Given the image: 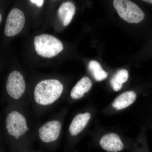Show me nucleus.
Returning <instances> with one entry per match:
<instances>
[{"label": "nucleus", "mask_w": 152, "mask_h": 152, "mask_svg": "<svg viewBox=\"0 0 152 152\" xmlns=\"http://www.w3.org/2000/svg\"><path fill=\"white\" fill-rule=\"evenodd\" d=\"M64 90L61 83L57 80H44L38 83L35 88L34 99L41 105L53 103L61 96Z\"/></svg>", "instance_id": "nucleus-1"}, {"label": "nucleus", "mask_w": 152, "mask_h": 152, "mask_svg": "<svg viewBox=\"0 0 152 152\" xmlns=\"http://www.w3.org/2000/svg\"><path fill=\"white\" fill-rule=\"evenodd\" d=\"M34 43L38 54L45 58H53L64 50L61 41L53 36L46 34L36 37Z\"/></svg>", "instance_id": "nucleus-2"}, {"label": "nucleus", "mask_w": 152, "mask_h": 152, "mask_svg": "<svg viewBox=\"0 0 152 152\" xmlns=\"http://www.w3.org/2000/svg\"><path fill=\"white\" fill-rule=\"evenodd\" d=\"M113 5L120 17L130 23H138L145 18L143 11L130 0H114Z\"/></svg>", "instance_id": "nucleus-3"}, {"label": "nucleus", "mask_w": 152, "mask_h": 152, "mask_svg": "<svg viewBox=\"0 0 152 152\" xmlns=\"http://www.w3.org/2000/svg\"><path fill=\"white\" fill-rule=\"evenodd\" d=\"M6 128L10 135L18 139L28 130L26 118L18 112L14 111L7 118Z\"/></svg>", "instance_id": "nucleus-4"}, {"label": "nucleus", "mask_w": 152, "mask_h": 152, "mask_svg": "<svg viewBox=\"0 0 152 152\" xmlns=\"http://www.w3.org/2000/svg\"><path fill=\"white\" fill-rule=\"evenodd\" d=\"M25 17L23 12L18 9L11 10L6 20L4 33L9 37L19 34L24 26Z\"/></svg>", "instance_id": "nucleus-5"}, {"label": "nucleus", "mask_w": 152, "mask_h": 152, "mask_svg": "<svg viewBox=\"0 0 152 152\" xmlns=\"http://www.w3.org/2000/svg\"><path fill=\"white\" fill-rule=\"evenodd\" d=\"M26 83L23 77L18 71H14L9 75L6 85L9 95L18 100L23 96L26 90Z\"/></svg>", "instance_id": "nucleus-6"}, {"label": "nucleus", "mask_w": 152, "mask_h": 152, "mask_svg": "<svg viewBox=\"0 0 152 152\" xmlns=\"http://www.w3.org/2000/svg\"><path fill=\"white\" fill-rule=\"evenodd\" d=\"M61 127V125L59 121L48 122L39 129V137L44 142H54L59 136Z\"/></svg>", "instance_id": "nucleus-7"}, {"label": "nucleus", "mask_w": 152, "mask_h": 152, "mask_svg": "<svg viewBox=\"0 0 152 152\" xmlns=\"http://www.w3.org/2000/svg\"><path fill=\"white\" fill-rule=\"evenodd\" d=\"M100 145L103 149L109 152H118L124 149V145L118 135L110 133L101 138Z\"/></svg>", "instance_id": "nucleus-8"}, {"label": "nucleus", "mask_w": 152, "mask_h": 152, "mask_svg": "<svg viewBox=\"0 0 152 152\" xmlns=\"http://www.w3.org/2000/svg\"><path fill=\"white\" fill-rule=\"evenodd\" d=\"M91 115L90 113L78 114L71 123L69 131L72 136H76L80 133L88 123Z\"/></svg>", "instance_id": "nucleus-9"}, {"label": "nucleus", "mask_w": 152, "mask_h": 152, "mask_svg": "<svg viewBox=\"0 0 152 152\" xmlns=\"http://www.w3.org/2000/svg\"><path fill=\"white\" fill-rule=\"evenodd\" d=\"M75 11V7L71 2H65L60 6L58 11V16L64 26H66L69 24Z\"/></svg>", "instance_id": "nucleus-10"}, {"label": "nucleus", "mask_w": 152, "mask_h": 152, "mask_svg": "<svg viewBox=\"0 0 152 152\" xmlns=\"http://www.w3.org/2000/svg\"><path fill=\"white\" fill-rule=\"evenodd\" d=\"M92 83L88 77L82 78L74 86L71 92V96L74 99H78L83 96L91 89Z\"/></svg>", "instance_id": "nucleus-11"}, {"label": "nucleus", "mask_w": 152, "mask_h": 152, "mask_svg": "<svg viewBox=\"0 0 152 152\" xmlns=\"http://www.w3.org/2000/svg\"><path fill=\"white\" fill-rule=\"evenodd\" d=\"M136 93L133 91L125 92L118 97L113 103V107L117 110H121L130 106L135 101Z\"/></svg>", "instance_id": "nucleus-12"}, {"label": "nucleus", "mask_w": 152, "mask_h": 152, "mask_svg": "<svg viewBox=\"0 0 152 152\" xmlns=\"http://www.w3.org/2000/svg\"><path fill=\"white\" fill-rule=\"evenodd\" d=\"M129 77V73L127 70L121 69L118 71L110 81L111 85L114 91H120L122 88L123 84L128 80Z\"/></svg>", "instance_id": "nucleus-13"}, {"label": "nucleus", "mask_w": 152, "mask_h": 152, "mask_svg": "<svg viewBox=\"0 0 152 152\" xmlns=\"http://www.w3.org/2000/svg\"><path fill=\"white\" fill-rule=\"evenodd\" d=\"M88 69L97 81L103 80L107 77V73L103 69L99 63L96 61H90L89 63Z\"/></svg>", "instance_id": "nucleus-14"}, {"label": "nucleus", "mask_w": 152, "mask_h": 152, "mask_svg": "<svg viewBox=\"0 0 152 152\" xmlns=\"http://www.w3.org/2000/svg\"><path fill=\"white\" fill-rule=\"evenodd\" d=\"M31 2L35 4L39 7H41L43 5L44 0H30Z\"/></svg>", "instance_id": "nucleus-15"}, {"label": "nucleus", "mask_w": 152, "mask_h": 152, "mask_svg": "<svg viewBox=\"0 0 152 152\" xmlns=\"http://www.w3.org/2000/svg\"><path fill=\"white\" fill-rule=\"evenodd\" d=\"M146 2L147 3H150V4H152V0H142Z\"/></svg>", "instance_id": "nucleus-16"}, {"label": "nucleus", "mask_w": 152, "mask_h": 152, "mask_svg": "<svg viewBox=\"0 0 152 152\" xmlns=\"http://www.w3.org/2000/svg\"><path fill=\"white\" fill-rule=\"evenodd\" d=\"M2 21V16L1 15V14H0V23H1V22Z\"/></svg>", "instance_id": "nucleus-17"}]
</instances>
